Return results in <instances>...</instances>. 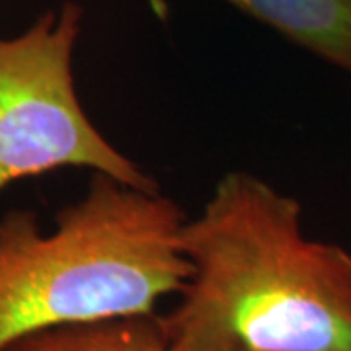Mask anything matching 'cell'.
<instances>
[{"mask_svg": "<svg viewBox=\"0 0 351 351\" xmlns=\"http://www.w3.org/2000/svg\"><path fill=\"white\" fill-rule=\"evenodd\" d=\"M180 244L191 269L158 314L176 351H351V254L263 178L223 176Z\"/></svg>", "mask_w": 351, "mask_h": 351, "instance_id": "obj_1", "label": "cell"}, {"mask_svg": "<svg viewBox=\"0 0 351 351\" xmlns=\"http://www.w3.org/2000/svg\"><path fill=\"white\" fill-rule=\"evenodd\" d=\"M186 213L160 189L92 172L84 195L43 232L38 215L0 217V350L45 328L156 314L188 279Z\"/></svg>", "mask_w": 351, "mask_h": 351, "instance_id": "obj_2", "label": "cell"}, {"mask_svg": "<svg viewBox=\"0 0 351 351\" xmlns=\"http://www.w3.org/2000/svg\"><path fill=\"white\" fill-rule=\"evenodd\" d=\"M84 8L66 0L22 34L0 36V191L59 168H86L156 191V178L115 149L76 92V43Z\"/></svg>", "mask_w": 351, "mask_h": 351, "instance_id": "obj_3", "label": "cell"}, {"mask_svg": "<svg viewBox=\"0 0 351 351\" xmlns=\"http://www.w3.org/2000/svg\"><path fill=\"white\" fill-rule=\"evenodd\" d=\"M351 76V0H225Z\"/></svg>", "mask_w": 351, "mask_h": 351, "instance_id": "obj_4", "label": "cell"}, {"mask_svg": "<svg viewBox=\"0 0 351 351\" xmlns=\"http://www.w3.org/2000/svg\"><path fill=\"white\" fill-rule=\"evenodd\" d=\"M0 351H176L164 336L158 314L115 316L84 324L38 330Z\"/></svg>", "mask_w": 351, "mask_h": 351, "instance_id": "obj_5", "label": "cell"}]
</instances>
